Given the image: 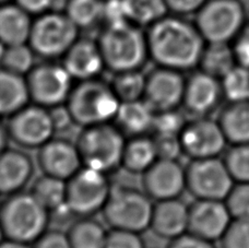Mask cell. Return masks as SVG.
Instances as JSON below:
<instances>
[{"instance_id": "obj_1", "label": "cell", "mask_w": 249, "mask_h": 248, "mask_svg": "<svg viewBox=\"0 0 249 248\" xmlns=\"http://www.w3.org/2000/svg\"><path fill=\"white\" fill-rule=\"evenodd\" d=\"M149 57L159 67L184 72L198 68L207 42L196 24L179 17H163L146 33Z\"/></svg>"}, {"instance_id": "obj_2", "label": "cell", "mask_w": 249, "mask_h": 248, "mask_svg": "<svg viewBox=\"0 0 249 248\" xmlns=\"http://www.w3.org/2000/svg\"><path fill=\"white\" fill-rule=\"evenodd\" d=\"M97 44L105 68L114 73L140 70L149 58L146 34L129 21L106 24Z\"/></svg>"}, {"instance_id": "obj_3", "label": "cell", "mask_w": 249, "mask_h": 248, "mask_svg": "<svg viewBox=\"0 0 249 248\" xmlns=\"http://www.w3.org/2000/svg\"><path fill=\"white\" fill-rule=\"evenodd\" d=\"M50 212L31 193L8 196L0 206V225L6 240L32 245L50 224Z\"/></svg>"}, {"instance_id": "obj_4", "label": "cell", "mask_w": 249, "mask_h": 248, "mask_svg": "<svg viewBox=\"0 0 249 248\" xmlns=\"http://www.w3.org/2000/svg\"><path fill=\"white\" fill-rule=\"evenodd\" d=\"M119 105L110 84L99 78L73 84L66 102L74 124L82 128L113 122Z\"/></svg>"}, {"instance_id": "obj_5", "label": "cell", "mask_w": 249, "mask_h": 248, "mask_svg": "<svg viewBox=\"0 0 249 248\" xmlns=\"http://www.w3.org/2000/svg\"><path fill=\"white\" fill-rule=\"evenodd\" d=\"M75 144L82 166L108 174L122 164L126 138L116 125L106 123L84 127Z\"/></svg>"}, {"instance_id": "obj_6", "label": "cell", "mask_w": 249, "mask_h": 248, "mask_svg": "<svg viewBox=\"0 0 249 248\" xmlns=\"http://www.w3.org/2000/svg\"><path fill=\"white\" fill-rule=\"evenodd\" d=\"M153 205L144 192L118 187L110 190L102 212L110 229L141 234L150 228Z\"/></svg>"}, {"instance_id": "obj_7", "label": "cell", "mask_w": 249, "mask_h": 248, "mask_svg": "<svg viewBox=\"0 0 249 248\" xmlns=\"http://www.w3.org/2000/svg\"><path fill=\"white\" fill-rule=\"evenodd\" d=\"M78 32L77 25L66 13L48 11L33 21L29 45L42 58H61L78 39Z\"/></svg>"}, {"instance_id": "obj_8", "label": "cell", "mask_w": 249, "mask_h": 248, "mask_svg": "<svg viewBox=\"0 0 249 248\" xmlns=\"http://www.w3.org/2000/svg\"><path fill=\"white\" fill-rule=\"evenodd\" d=\"M244 22L245 11L237 0H210L197 12L196 26L207 43H231Z\"/></svg>"}, {"instance_id": "obj_9", "label": "cell", "mask_w": 249, "mask_h": 248, "mask_svg": "<svg viewBox=\"0 0 249 248\" xmlns=\"http://www.w3.org/2000/svg\"><path fill=\"white\" fill-rule=\"evenodd\" d=\"M110 190L107 174L82 166L67 180L66 203L75 216H90L102 211Z\"/></svg>"}, {"instance_id": "obj_10", "label": "cell", "mask_w": 249, "mask_h": 248, "mask_svg": "<svg viewBox=\"0 0 249 248\" xmlns=\"http://www.w3.org/2000/svg\"><path fill=\"white\" fill-rule=\"evenodd\" d=\"M234 184L223 159L191 160L186 166V190L196 199L224 200Z\"/></svg>"}, {"instance_id": "obj_11", "label": "cell", "mask_w": 249, "mask_h": 248, "mask_svg": "<svg viewBox=\"0 0 249 248\" xmlns=\"http://www.w3.org/2000/svg\"><path fill=\"white\" fill-rule=\"evenodd\" d=\"M25 80L31 102L48 109L66 104L73 88V79L61 64L34 66Z\"/></svg>"}, {"instance_id": "obj_12", "label": "cell", "mask_w": 249, "mask_h": 248, "mask_svg": "<svg viewBox=\"0 0 249 248\" xmlns=\"http://www.w3.org/2000/svg\"><path fill=\"white\" fill-rule=\"evenodd\" d=\"M6 131L8 138L26 149H39L56 132L50 109L36 104H28L11 115Z\"/></svg>"}, {"instance_id": "obj_13", "label": "cell", "mask_w": 249, "mask_h": 248, "mask_svg": "<svg viewBox=\"0 0 249 248\" xmlns=\"http://www.w3.org/2000/svg\"><path fill=\"white\" fill-rule=\"evenodd\" d=\"M179 138L184 154L191 160L220 158L229 144L217 119L209 116L187 122Z\"/></svg>"}, {"instance_id": "obj_14", "label": "cell", "mask_w": 249, "mask_h": 248, "mask_svg": "<svg viewBox=\"0 0 249 248\" xmlns=\"http://www.w3.org/2000/svg\"><path fill=\"white\" fill-rule=\"evenodd\" d=\"M143 192L155 201L179 198L186 190V167L178 160L158 159L142 174Z\"/></svg>"}, {"instance_id": "obj_15", "label": "cell", "mask_w": 249, "mask_h": 248, "mask_svg": "<svg viewBox=\"0 0 249 248\" xmlns=\"http://www.w3.org/2000/svg\"><path fill=\"white\" fill-rule=\"evenodd\" d=\"M185 86L183 72L158 66L146 76L143 99L155 112L175 109L183 104Z\"/></svg>"}, {"instance_id": "obj_16", "label": "cell", "mask_w": 249, "mask_h": 248, "mask_svg": "<svg viewBox=\"0 0 249 248\" xmlns=\"http://www.w3.org/2000/svg\"><path fill=\"white\" fill-rule=\"evenodd\" d=\"M232 220L224 200L196 199L189 206L188 232L215 243L221 240Z\"/></svg>"}, {"instance_id": "obj_17", "label": "cell", "mask_w": 249, "mask_h": 248, "mask_svg": "<svg viewBox=\"0 0 249 248\" xmlns=\"http://www.w3.org/2000/svg\"><path fill=\"white\" fill-rule=\"evenodd\" d=\"M224 99L219 79L199 71L186 79L183 105L191 117H207L217 108Z\"/></svg>"}, {"instance_id": "obj_18", "label": "cell", "mask_w": 249, "mask_h": 248, "mask_svg": "<svg viewBox=\"0 0 249 248\" xmlns=\"http://www.w3.org/2000/svg\"><path fill=\"white\" fill-rule=\"evenodd\" d=\"M37 162L44 175L68 180L82 167L77 144L52 138L38 149Z\"/></svg>"}, {"instance_id": "obj_19", "label": "cell", "mask_w": 249, "mask_h": 248, "mask_svg": "<svg viewBox=\"0 0 249 248\" xmlns=\"http://www.w3.org/2000/svg\"><path fill=\"white\" fill-rule=\"evenodd\" d=\"M61 58V65L75 81L95 79L105 69L99 44L90 39L78 38Z\"/></svg>"}, {"instance_id": "obj_20", "label": "cell", "mask_w": 249, "mask_h": 248, "mask_svg": "<svg viewBox=\"0 0 249 248\" xmlns=\"http://www.w3.org/2000/svg\"><path fill=\"white\" fill-rule=\"evenodd\" d=\"M189 206L179 198L157 201L153 205L150 228L158 236L175 240L188 232Z\"/></svg>"}, {"instance_id": "obj_21", "label": "cell", "mask_w": 249, "mask_h": 248, "mask_svg": "<svg viewBox=\"0 0 249 248\" xmlns=\"http://www.w3.org/2000/svg\"><path fill=\"white\" fill-rule=\"evenodd\" d=\"M34 173L33 161L25 152L17 149H4L0 152V195L22 192Z\"/></svg>"}, {"instance_id": "obj_22", "label": "cell", "mask_w": 249, "mask_h": 248, "mask_svg": "<svg viewBox=\"0 0 249 248\" xmlns=\"http://www.w3.org/2000/svg\"><path fill=\"white\" fill-rule=\"evenodd\" d=\"M154 115L155 110L144 99L122 102L114 122L124 135L142 136L152 130Z\"/></svg>"}, {"instance_id": "obj_23", "label": "cell", "mask_w": 249, "mask_h": 248, "mask_svg": "<svg viewBox=\"0 0 249 248\" xmlns=\"http://www.w3.org/2000/svg\"><path fill=\"white\" fill-rule=\"evenodd\" d=\"M33 21L17 3L0 6V43L4 46L29 43Z\"/></svg>"}, {"instance_id": "obj_24", "label": "cell", "mask_w": 249, "mask_h": 248, "mask_svg": "<svg viewBox=\"0 0 249 248\" xmlns=\"http://www.w3.org/2000/svg\"><path fill=\"white\" fill-rule=\"evenodd\" d=\"M30 102L25 77L0 67V117L9 118Z\"/></svg>"}, {"instance_id": "obj_25", "label": "cell", "mask_w": 249, "mask_h": 248, "mask_svg": "<svg viewBox=\"0 0 249 248\" xmlns=\"http://www.w3.org/2000/svg\"><path fill=\"white\" fill-rule=\"evenodd\" d=\"M217 122L229 144L249 142V100L228 102Z\"/></svg>"}, {"instance_id": "obj_26", "label": "cell", "mask_w": 249, "mask_h": 248, "mask_svg": "<svg viewBox=\"0 0 249 248\" xmlns=\"http://www.w3.org/2000/svg\"><path fill=\"white\" fill-rule=\"evenodd\" d=\"M158 159L153 138L145 135L135 136L126 140L121 166L127 173L143 174Z\"/></svg>"}, {"instance_id": "obj_27", "label": "cell", "mask_w": 249, "mask_h": 248, "mask_svg": "<svg viewBox=\"0 0 249 248\" xmlns=\"http://www.w3.org/2000/svg\"><path fill=\"white\" fill-rule=\"evenodd\" d=\"M236 65L233 48L230 43H207L198 68L221 80Z\"/></svg>"}, {"instance_id": "obj_28", "label": "cell", "mask_w": 249, "mask_h": 248, "mask_svg": "<svg viewBox=\"0 0 249 248\" xmlns=\"http://www.w3.org/2000/svg\"><path fill=\"white\" fill-rule=\"evenodd\" d=\"M107 233L97 221L84 216L71 224L67 236L71 248H104Z\"/></svg>"}, {"instance_id": "obj_29", "label": "cell", "mask_w": 249, "mask_h": 248, "mask_svg": "<svg viewBox=\"0 0 249 248\" xmlns=\"http://www.w3.org/2000/svg\"><path fill=\"white\" fill-rule=\"evenodd\" d=\"M127 20L138 26L155 23L166 16L165 0H123Z\"/></svg>"}, {"instance_id": "obj_30", "label": "cell", "mask_w": 249, "mask_h": 248, "mask_svg": "<svg viewBox=\"0 0 249 248\" xmlns=\"http://www.w3.org/2000/svg\"><path fill=\"white\" fill-rule=\"evenodd\" d=\"M67 180L44 175L35 181L31 194L48 212L58 209L66 203Z\"/></svg>"}, {"instance_id": "obj_31", "label": "cell", "mask_w": 249, "mask_h": 248, "mask_svg": "<svg viewBox=\"0 0 249 248\" xmlns=\"http://www.w3.org/2000/svg\"><path fill=\"white\" fill-rule=\"evenodd\" d=\"M105 0H69L66 15L78 29H90L104 20Z\"/></svg>"}, {"instance_id": "obj_32", "label": "cell", "mask_w": 249, "mask_h": 248, "mask_svg": "<svg viewBox=\"0 0 249 248\" xmlns=\"http://www.w3.org/2000/svg\"><path fill=\"white\" fill-rule=\"evenodd\" d=\"M145 82L146 76L141 70H128L115 73L109 84L122 103L143 99Z\"/></svg>"}, {"instance_id": "obj_33", "label": "cell", "mask_w": 249, "mask_h": 248, "mask_svg": "<svg viewBox=\"0 0 249 248\" xmlns=\"http://www.w3.org/2000/svg\"><path fill=\"white\" fill-rule=\"evenodd\" d=\"M34 57L35 53L29 43L6 46L0 66L9 71L25 77L35 66Z\"/></svg>"}, {"instance_id": "obj_34", "label": "cell", "mask_w": 249, "mask_h": 248, "mask_svg": "<svg viewBox=\"0 0 249 248\" xmlns=\"http://www.w3.org/2000/svg\"><path fill=\"white\" fill-rule=\"evenodd\" d=\"M228 102L249 100V69L236 65L220 80Z\"/></svg>"}, {"instance_id": "obj_35", "label": "cell", "mask_w": 249, "mask_h": 248, "mask_svg": "<svg viewBox=\"0 0 249 248\" xmlns=\"http://www.w3.org/2000/svg\"><path fill=\"white\" fill-rule=\"evenodd\" d=\"M223 161L235 183H249V142L231 144Z\"/></svg>"}, {"instance_id": "obj_36", "label": "cell", "mask_w": 249, "mask_h": 248, "mask_svg": "<svg viewBox=\"0 0 249 248\" xmlns=\"http://www.w3.org/2000/svg\"><path fill=\"white\" fill-rule=\"evenodd\" d=\"M187 119L183 113L175 109L155 112L152 131L154 135H180L187 124Z\"/></svg>"}, {"instance_id": "obj_37", "label": "cell", "mask_w": 249, "mask_h": 248, "mask_svg": "<svg viewBox=\"0 0 249 248\" xmlns=\"http://www.w3.org/2000/svg\"><path fill=\"white\" fill-rule=\"evenodd\" d=\"M224 202L233 219H249V183H235Z\"/></svg>"}, {"instance_id": "obj_38", "label": "cell", "mask_w": 249, "mask_h": 248, "mask_svg": "<svg viewBox=\"0 0 249 248\" xmlns=\"http://www.w3.org/2000/svg\"><path fill=\"white\" fill-rule=\"evenodd\" d=\"M219 242L221 248H249V219H233Z\"/></svg>"}, {"instance_id": "obj_39", "label": "cell", "mask_w": 249, "mask_h": 248, "mask_svg": "<svg viewBox=\"0 0 249 248\" xmlns=\"http://www.w3.org/2000/svg\"><path fill=\"white\" fill-rule=\"evenodd\" d=\"M152 138L159 159L178 160L181 154H184L178 135H154Z\"/></svg>"}, {"instance_id": "obj_40", "label": "cell", "mask_w": 249, "mask_h": 248, "mask_svg": "<svg viewBox=\"0 0 249 248\" xmlns=\"http://www.w3.org/2000/svg\"><path fill=\"white\" fill-rule=\"evenodd\" d=\"M104 248H144L140 233L110 230L107 233Z\"/></svg>"}, {"instance_id": "obj_41", "label": "cell", "mask_w": 249, "mask_h": 248, "mask_svg": "<svg viewBox=\"0 0 249 248\" xmlns=\"http://www.w3.org/2000/svg\"><path fill=\"white\" fill-rule=\"evenodd\" d=\"M31 246L32 248H71L67 233L57 230H47Z\"/></svg>"}, {"instance_id": "obj_42", "label": "cell", "mask_w": 249, "mask_h": 248, "mask_svg": "<svg viewBox=\"0 0 249 248\" xmlns=\"http://www.w3.org/2000/svg\"><path fill=\"white\" fill-rule=\"evenodd\" d=\"M232 48L236 64L249 69V25L233 39Z\"/></svg>"}, {"instance_id": "obj_43", "label": "cell", "mask_w": 249, "mask_h": 248, "mask_svg": "<svg viewBox=\"0 0 249 248\" xmlns=\"http://www.w3.org/2000/svg\"><path fill=\"white\" fill-rule=\"evenodd\" d=\"M167 248H216L214 242L204 240L187 232L184 235L172 240Z\"/></svg>"}, {"instance_id": "obj_44", "label": "cell", "mask_w": 249, "mask_h": 248, "mask_svg": "<svg viewBox=\"0 0 249 248\" xmlns=\"http://www.w3.org/2000/svg\"><path fill=\"white\" fill-rule=\"evenodd\" d=\"M207 0H165L168 11L176 15H190L200 10Z\"/></svg>"}, {"instance_id": "obj_45", "label": "cell", "mask_w": 249, "mask_h": 248, "mask_svg": "<svg viewBox=\"0 0 249 248\" xmlns=\"http://www.w3.org/2000/svg\"><path fill=\"white\" fill-rule=\"evenodd\" d=\"M55 0H16V3L31 16H41L52 9Z\"/></svg>"}, {"instance_id": "obj_46", "label": "cell", "mask_w": 249, "mask_h": 248, "mask_svg": "<svg viewBox=\"0 0 249 248\" xmlns=\"http://www.w3.org/2000/svg\"><path fill=\"white\" fill-rule=\"evenodd\" d=\"M0 248H32V246L29 244H24V243L15 242L4 238V240L0 243Z\"/></svg>"}, {"instance_id": "obj_47", "label": "cell", "mask_w": 249, "mask_h": 248, "mask_svg": "<svg viewBox=\"0 0 249 248\" xmlns=\"http://www.w3.org/2000/svg\"><path fill=\"white\" fill-rule=\"evenodd\" d=\"M7 138H8L7 131L1 126V124H0V152H1L2 150L6 149V140H7Z\"/></svg>"}, {"instance_id": "obj_48", "label": "cell", "mask_w": 249, "mask_h": 248, "mask_svg": "<svg viewBox=\"0 0 249 248\" xmlns=\"http://www.w3.org/2000/svg\"><path fill=\"white\" fill-rule=\"evenodd\" d=\"M4 240V236H3V232H2V229H1V225H0V243Z\"/></svg>"}, {"instance_id": "obj_49", "label": "cell", "mask_w": 249, "mask_h": 248, "mask_svg": "<svg viewBox=\"0 0 249 248\" xmlns=\"http://www.w3.org/2000/svg\"><path fill=\"white\" fill-rule=\"evenodd\" d=\"M7 2H9V0H0V6H1V4L7 3Z\"/></svg>"}, {"instance_id": "obj_50", "label": "cell", "mask_w": 249, "mask_h": 248, "mask_svg": "<svg viewBox=\"0 0 249 248\" xmlns=\"http://www.w3.org/2000/svg\"><path fill=\"white\" fill-rule=\"evenodd\" d=\"M248 23H249V16H248ZM249 25V24H248Z\"/></svg>"}]
</instances>
